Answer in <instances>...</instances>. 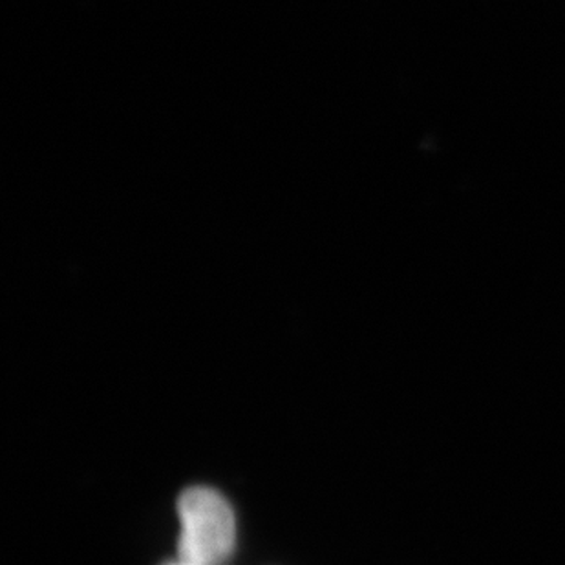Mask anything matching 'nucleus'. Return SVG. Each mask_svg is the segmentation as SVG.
<instances>
[{"label": "nucleus", "instance_id": "nucleus-1", "mask_svg": "<svg viewBox=\"0 0 565 565\" xmlns=\"http://www.w3.org/2000/svg\"><path fill=\"white\" fill-rule=\"evenodd\" d=\"M182 561L200 565L224 564L236 545V516L224 494L211 487H191L178 500Z\"/></svg>", "mask_w": 565, "mask_h": 565}, {"label": "nucleus", "instance_id": "nucleus-2", "mask_svg": "<svg viewBox=\"0 0 565 565\" xmlns=\"http://www.w3.org/2000/svg\"><path fill=\"white\" fill-rule=\"evenodd\" d=\"M167 565H200V564H194V562L182 561V558H180V561L172 562V564H167Z\"/></svg>", "mask_w": 565, "mask_h": 565}]
</instances>
